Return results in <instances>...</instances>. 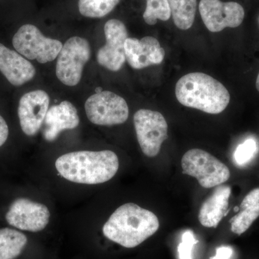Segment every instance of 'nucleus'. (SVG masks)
<instances>
[{
  "label": "nucleus",
  "mask_w": 259,
  "mask_h": 259,
  "mask_svg": "<svg viewBox=\"0 0 259 259\" xmlns=\"http://www.w3.org/2000/svg\"><path fill=\"white\" fill-rule=\"evenodd\" d=\"M159 226V221L154 213L128 202L114 211L102 225L100 234L83 240L82 243L93 255L105 242L132 249L151 238Z\"/></svg>",
  "instance_id": "obj_1"
},
{
  "label": "nucleus",
  "mask_w": 259,
  "mask_h": 259,
  "mask_svg": "<svg viewBox=\"0 0 259 259\" xmlns=\"http://www.w3.org/2000/svg\"><path fill=\"white\" fill-rule=\"evenodd\" d=\"M58 175L71 183L97 185L111 180L118 171V156L110 150L77 151L64 153L56 160Z\"/></svg>",
  "instance_id": "obj_2"
},
{
  "label": "nucleus",
  "mask_w": 259,
  "mask_h": 259,
  "mask_svg": "<svg viewBox=\"0 0 259 259\" xmlns=\"http://www.w3.org/2000/svg\"><path fill=\"white\" fill-rule=\"evenodd\" d=\"M175 94L184 106L212 115L224 111L231 100L229 92L222 83L200 72L190 73L180 78Z\"/></svg>",
  "instance_id": "obj_3"
},
{
  "label": "nucleus",
  "mask_w": 259,
  "mask_h": 259,
  "mask_svg": "<svg viewBox=\"0 0 259 259\" xmlns=\"http://www.w3.org/2000/svg\"><path fill=\"white\" fill-rule=\"evenodd\" d=\"M184 174L198 180L204 188L222 185L229 180L231 172L226 165L204 150L194 148L182 158Z\"/></svg>",
  "instance_id": "obj_4"
},
{
  "label": "nucleus",
  "mask_w": 259,
  "mask_h": 259,
  "mask_svg": "<svg viewBox=\"0 0 259 259\" xmlns=\"http://www.w3.org/2000/svg\"><path fill=\"white\" fill-rule=\"evenodd\" d=\"M13 44L19 54L40 64L55 60L63 47L60 40L46 37L36 26L30 24L20 27L13 37Z\"/></svg>",
  "instance_id": "obj_5"
},
{
  "label": "nucleus",
  "mask_w": 259,
  "mask_h": 259,
  "mask_svg": "<svg viewBox=\"0 0 259 259\" xmlns=\"http://www.w3.org/2000/svg\"><path fill=\"white\" fill-rule=\"evenodd\" d=\"M91 48L86 39L72 37L68 39L58 56L56 74L61 82L76 86L82 76L83 67L90 60Z\"/></svg>",
  "instance_id": "obj_6"
},
{
  "label": "nucleus",
  "mask_w": 259,
  "mask_h": 259,
  "mask_svg": "<svg viewBox=\"0 0 259 259\" xmlns=\"http://www.w3.org/2000/svg\"><path fill=\"white\" fill-rule=\"evenodd\" d=\"M51 216L50 209L46 204L27 197H18L10 204L5 220L15 229L36 234L47 229Z\"/></svg>",
  "instance_id": "obj_7"
},
{
  "label": "nucleus",
  "mask_w": 259,
  "mask_h": 259,
  "mask_svg": "<svg viewBox=\"0 0 259 259\" xmlns=\"http://www.w3.org/2000/svg\"><path fill=\"white\" fill-rule=\"evenodd\" d=\"M87 117L97 125H120L127 121L129 108L122 97L110 91L92 95L85 102Z\"/></svg>",
  "instance_id": "obj_8"
},
{
  "label": "nucleus",
  "mask_w": 259,
  "mask_h": 259,
  "mask_svg": "<svg viewBox=\"0 0 259 259\" xmlns=\"http://www.w3.org/2000/svg\"><path fill=\"white\" fill-rule=\"evenodd\" d=\"M135 129L141 151L148 157L157 156L168 139V125L160 112L141 109L135 113Z\"/></svg>",
  "instance_id": "obj_9"
},
{
  "label": "nucleus",
  "mask_w": 259,
  "mask_h": 259,
  "mask_svg": "<svg viewBox=\"0 0 259 259\" xmlns=\"http://www.w3.org/2000/svg\"><path fill=\"white\" fill-rule=\"evenodd\" d=\"M199 10L206 28L212 32L237 28L243 23L245 16L243 7L235 2L201 0Z\"/></svg>",
  "instance_id": "obj_10"
},
{
  "label": "nucleus",
  "mask_w": 259,
  "mask_h": 259,
  "mask_svg": "<svg viewBox=\"0 0 259 259\" xmlns=\"http://www.w3.org/2000/svg\"><path fill=\"white\" fill-rule=\"evenodd\" d=\"M104 30L106 44L97 52V62L110 71H119L126 61L125 44L128 38L127 29L120 20L112 19L105 24Z\"/></svg>",
  "instance_id": "obj_11"
},
{
  "label": "nucleus",
  "mask_w": 259,
  "mask_h": 259,
  "mask_svg": "<svg viewBox=\"0 0 259 259\" xmlns=\"http://www.w3.org/2000/svg\"><path fill=\"white\" fill-rule=\"evenodd\" d=\"M50 104V97L44 90L25 94L19 102L18 114L20 127L28 136H35L40 129Z\"/></svg>",
  "instance_id": "obj_12"
},
{
  "label": "nucleus",
  "mask_w": 259,
  "mask_h": 259,
  "mask_svg": "<svg viewBox=\"0 0 259 259\" xmlns=\"http://www.w3.org/2000/svg\"><path fill=\"white\" fill-rule=\"evenodd\" d=\"M126 61L135 69H142L161 64L165 51L157 39L146 36L141 39L128 37L125 44Z\"/></svg>",
  "instance_id": "obj_13"
},
{
  "label": "nucleus",
  "mask_w": 259,
  "mask_h": 259,
  "mask_svg": "<svg viewBox=\"0 0 259 259\" xmlns=\"http://www.w3.org/2000/svg\"><path fill=\"white\" fill-rule=\"evenodd\" d=\"M79 122L77 110L71 102L63 101L59 105H53L48 110L44 120V139L53 142L63 131L76 128Z\"/></svg>",
  "instance_id": "obj_14"
},
{
  "label": "nucleus",
  "mask_w": 259,
  "mask_h": 259,
  "mask_svg": "<svg viewBox=\"0 0 259 259\" xmlns=\"http://www.w3.org/2000/svg\"><path fill=\"white\" fill-rule=\"evenodd\" d=\"M0 71L14 86L28 82L35 75L33 65L17 51L0 44Z\"/></svg>",
  "instance_id": "obj_15"
},
{
  "label": "nucleus",
  "mask_w": 259,
  "mask_h": 259,
  "mask_svg": "<svg viewBox=\"0 0 259 259\" xmlns=\"http://www.w3.org/2000/svg\"><path fill=\"white\" fill-rule=\"evenodd\" d=\"M231 188L229 186H217L210 197L203 202L199 209L198 219L206 228H217L228 213Z\"/></svg>",
  "instance_id": "obj_16"
},
{
  "label": "nucleus",
  "mask_w": 259,
  "mask_h": 259,
  "mask_svg": "<svg viewBox=\"0 0 259 259\" xmlns=\"http://www.w3.org/2000/svg\"><path fill=\"white\" fill-rule=\"evenodd\" d=\"M30 245V238L24 232L8 227L0 228V259H18Z\"/></svg>",
  "instance_id": "obj_17"
},
{
  "label": "nucleus",
  "mask_w": 259,
  "mask_h": 259,
  "mask_svg": "<svg viewBox=\"0 0 259 259\" xmlns=\"http://www.w3.org/2000/svg\"><path fill=\"white\" fill-rule=\"evenodd\" d=\"M259 217V188L250 191L240 205V212L232 218L231 231L241 236Z\"/></svg>",
  "instance_id": "obj_18"
},
{
  "label": "nucleus",
  "mask_w": 259,
  "mask_h": 259,
  "mask_svg": "<svg viewBox=\"0 0 259 259\" xmlns=\"http://www.w3.org/2000/svg\"><path fill=\"white\" fill-rule=\"evenodd\" d=\"M174 23L180 30L192 28L197 10V0H167Z\"/></svg>",
  "instance_id": "obj_19"
},
{
  "label": "nucleus",
  "mask_w": 259,
  "mask_h": 259,
  "mask_svg": "<svg viewBox=\"0 0 259 259\" xmlns=\"http://www.w3.org/2000/svg\"><path fill=\"white\" fill-rule=\"evenodd\" d=\"M120 0H79V13L90 18H101L111 13Z\"/></svg>",
  "instance_id": "obj_20"
},
{
  "label": "nucleus",
  "mask_w": 259,
  "mask_h": 259,
  "mask_svg": "<svg viewBox=\"0 0 259 259\" xmlns=\"http://www.w3.org/2000/svg\"><path fill=\"white\" fill-rule=\"evenodd\" d=\"M171 16V10L167 0H147L143 17L148 25H155L158 20L167 21Z\"/></svg>",
  "instance_id": "obj_21"
},
{
  "label": "nucleus",
  "mask_w": 259,
  "mask_h": 259,
  "mask_svg": "<svg viewBox=\"0 0 259 259\" xmlns=\"http://www.w3.org/2000/svg\"><path fill=\"white\" fill-rule=\"evenodd\" d=\"M257 151L255 140L248 139L237 147L234 158L237 164L243 166L251 159Z\"/></svg>",
  "instance_id": "obj_22"
},
{
  "label": "nucleus",
  "mask_w": 259,
  "mask_h": 259,
  "mask_svg": "<svg viewBox=\"0 0 259 259\" xmlns=\"http://www.w3.org/2000/svg\"><path fill=\"white\" fill-rule=\"evenodd\" d=\"M198 243L195 239L193 232L188 230L183 233L182 242L178 246L179 258L180 259H192V250L194 245Z\"/></svg>",
  "instance_id": "obj_23"
},
{
  "label": "nucleus",
  "mask_w": 259,
  "mask_h": 259,
  "mask_svg": "<svg viewBox=\"0 0 259 259\" xmlns=\"http://www.w3.org/2000/svg\"><path fill=\"white\" fill-rule=\"evenodd\" d=\"M233 253V250L232 247L223 245L216 249L215 255L210 259H231Z\"/></svg>",
  "instance_id": "obj_24"
},
{
  "label": "nucleus",
  "mask_w": 259,
  "mask_h": 259,
  "mask_svg": "<svg viewBox=\"0 0 259 259\" xmlns=\"http://www.w3.org/2000/svg\"><path fill=\"white\" fill-rule=\"evenodd\" d=\"M9 136V127L5 119L0 115V147L6 142Z\"/></svg>",
  "instance_id": "obj_25"
},
{
  "label": "nucleus",
  "mask_w": 259,
  "mask_h": 259,
  "mask_svg": "<svg viewBox=\"0 0 259 259\" xmlns=\"http://www.w3.org/2000/svg\"><path fill=\"white\" fill-rule=\"evenodd\" d=\"M255 87H256L257 90L259 92V73L258 76H257L256 81H255Z\"/></svg>",
  "instance_id": "obj_26"
}]
</instances>
